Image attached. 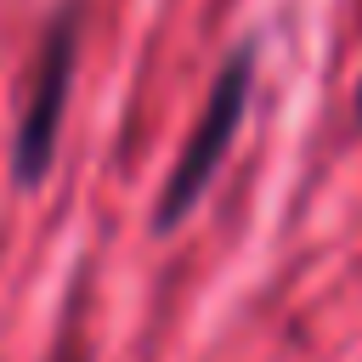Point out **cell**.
<instances>
[{
    "label": "cell",
    "instance_id": "1",
    "mask_svg": "<svg viewBox=\"0 0 362 362\" xmlns=\"http://www.w3.org/2000/svg\"><path fill=\"white\" fill-rule=\"evenodd\" d=\"M249 79H255V51L243 45V51H232L226 68L215 74V90H209V102H204V119L192 124L181 158H175V170H170V181H164V192H158V226L187 221V209H192V204L204 198V187L215 181V170H221V158H226V147H232V136H238V124H243Z\"/></svg>",
    "mask_w": 362,
    "mask_h": 362
},
{
    "label": "cell",
    "instance_id": "2",
    "mask_svg": "<svg viewBox=\"0 0 362 362\" xmlns=\"http://www.w3.org/2000/svg\"><path fill=\"white\" fill-rule=\"evenodd\" d=\"M74 45H79V23H74V11H57L51 34H45V51H40V68H34V85L23 96L17 141H11V175L23 187H34L51 170L62 107H68V85H74Z\"/></svg>",
    "mask_w": 362,
    "mask_h": 362
},
{
    "label": "cell",
    "instance_id": "3",
    "mask_svg": "<svg viewBox=\"0 0 362 362\" xmlns=\"http://www.w3.org/2000/svg\"><path fill=\"white\" fill-rule=\"evenodd\" d=\"M62 362H85V356H79V351H62Z\"/></svg>",
    "mask_w": 362,
    "mask_h": 362
},
{
    "label": "cell",
    "instance_id": "4",
    "mask_svg": "<svg viewBox=\"0 0 362 362\" xmlns=\"http://www.w3.org/2000/svg\"><path fill=\"white\" fill-rule=\"evenodd\" d=\"M356 119H362V90H356Z\"/></svg>",
    "mask_w": 362,
    "mask_h": 362
}]
</instances>
